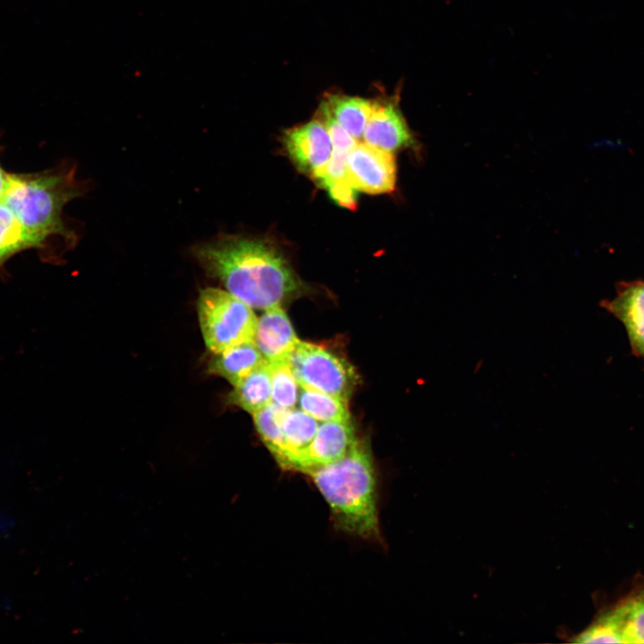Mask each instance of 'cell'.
I'll return each instance as SVG.
<instances>
[{
    "label": "cell",
    "instance_id": "cell-1",
    "mask_svg": "<svg viewBox=\"0 0 644 644\" xmlns=\"http://www.w3.org/2000/svg\"><path fill=\"white\" fill-rule=\"evenodd\" d=\"M191 253L207 275L252 309L282 306L301 284L283 254L263 240L221 235Z\"/></svg>",
    "mask_w": 644,
    "mask_h": 644
},
{
    "label": "cell",
    "instance_id": "cell-2",
    "mask_svg": "<svg viewBox=\"0 0 644 644\" xmlns=\"http://www.w3.org/2000/svg\"><path fill=\"white\" fill-rule=\"evenodd\" d=\"M330 506L336 527L378 539L376 475L369 445L357 437L341 459L308 472Z\"/></svg>",
    "mask_w": 644,
    "mask_h": 644
},
{
    "label": "cell",
    "instance_id": "cell-3",
    "mask_svg": "<svg viewBox=\"0 0 644 644\" xmlns=\"http://www.w3.org/2000/svg\"><path fill=\"white\" fill-rule=\"evenodd\" d=\"M80 193V186L72 170L10 174L2 202L46 242L52 236L71 237L62 219L63 208Z\"/></svg>",
    "mask_w": 644,
    "mask_h": 644
},
{
    "label": "cell",
    "instance_id": "cell-4",
    "mask_svg": "<svg viewBox=\"0 0 644 644\" xmlns=\"http://www.w3.org/2000/svg\"><path fill=\"white\" fill-rule=\"evenodd\" d=\"M197 311L204 343L212 353L254 341L258 318L252 308L228 291L201 290Z\"/></svg>",
    "mask_w": 644,
    "mask_h": 644
},
{
    "label": "cell",
    "instance_id": "cell-5",
    "mask_svg": "<svg viewBox=\"0 0 644 644\" xmlns=\"http://www.w3.org/2000/svg\"><path fill=\"white\" fill-rule=\"evenodd\" d=\"M300 386L350 399L358 376L350 363L321 345L299 341L287 357Z\"/></svg>",
    "mask_w": 644,
    "mask_h": 644
},
{
    "label": "cell",
    "instance_id": "cell-6",
    "mask_svg": "<svg viewBox=\"0 0 644 644\" xmlns=\"http://www.w3.org/2000/svg\"><path fill=\"white\" fill-rule=\"evenodd\" d=\"M347 177L357 191L369 194L393 191L396 181L394 153L357 142L347 157Z\"/></svg>",
    "mask_w": 644,
    "mask_h": 644
},
{
    "label": "cell",
    "instance_id": "cell-7",
    "mask_svg": "<svg viewBox=\"0 0 644 644\" xmlns=\"http://www.w3.org/2000/svg\"><path fill=\"white\" fill-rule=\"evenodd\" d=\"M284 143L293 164L313 178L326 166L333 151L328 131L318 120L285 131Z\"/></svg>",
    "mask_w": 644,
    "mask_h": 644
},
{
    "label": "cell",
    "instance_id": "cell-8",
    "mask_svg": "<svg viewBox=\"0 0 644 644\" xmlns=\"http://www.w3.org/2000/svg\"><path fill=\"white\" fill-rule=\"evenodd\" d=\"M357 439L351 420L325 421L309 446L298 456L292 470L308 473L343 457Z\"/></svg>",
    "mask_w": 644,
    "mask_h": 644
},
{
    "label": "cell",
    "instance_id": "cell-9",
    "mask_svg": "<svg viewBox=\"0 0 644 644\" xmlns=\"http://www.w3.org/2000/svg\"><path fill=\"white\" fill-rule=\"evenodd\" d=\"M363 138L368 145L391 153L415 143L395 99L374 101Z\"/></svg>",
    "mask_w": 644,
    "mask_h": 644
},
{
    "label": "cell",
    "instance_id": "cell-10",
    "mask_svg": "<svg viewBox=\"0 0 644 644\" xmlns=\"http://www.w3.org/2000/svg\"><path fill=\"white\" fill-rule=\"evenodd\" d=\"M601 306L623 323L631 352L644 364V281L623 283Z\"/></svg>",
    "mask_w": 644,
    "mask_h": 644
},
{
    "label": "cell",
    "instance_id": "cell-11",
    "mask_svg": "<svg viewBox=\"0 0 644 644\" xmlns=\"http://www.w3.org/2000/svg\"><path fill=\"white\" fill-rule=\"evenodd\" d=\"M299 341L281 306L266 309L258 318L254 343L268 362L287 360Z\"/></svg>",
    "mask_w": 644,
    "mask_h": 644
},
{
    "label": "cell",
    "instance_id": "cell-12",
    "mask_svg": "<svg viewBox=\"0 0 644 644\" xmlns=\"http://www.w3.org/2000/svg\"><path fill=\"white\" fill-rule=\"evenodd\" d=\"M265 360L254 341H249L213 353L208 372L235 386Z\"/></svg>",
    "mask_w": 644,
    "mask_h": 644
},
{
    "label": "cell",
    "instance_id": "cell-13",
    "mask_svg": "<svg viewBox=\"0 0 644 644\" xmlns=\"http://www.w3.org/2000/svg\"><path fill=\"white\" fill-rule=\"evenodd\" d=\"M608 609L623 643H644V576L636 577L629 593Z\"/></svg>",
    "mask_w": 644,
    "mask_h": 644
},
{
    "label": "cell",
    "instance_id": "cell-14",
    "mask_svg": "<svg viewBox=\"0 0 644 644\" xmlns=\"http://www.w3.org/2000/svg\"><path fill=\"white\" fill-rule=\"evenodd\" d=\"M271 369L265 360L233 386L226 402L253 414L271 402Z\"/></svg>",
    "mask_w": 644,
    "mask_h": 644
},
{
    "label": "cell",
    "instance_id": "cell-15",
    "mask_svg": "<svg viewBox=\"0 0 644 644\" xmlns=\"http://www.w3.org/2000/svg\"><path fill=\"white\" fill-rule=\"evenodd\" d=\"M318 422L305 411L297 409L287 411L283 423L284 451L279 465L292 470L298 456L309 446L314 438Z\"/></svg>",
    "mask_w": 644,
    "mask_h": 644
},
{
    "label": "cell",
    "instance_id": "cell-16",
    "mask_svg": "<svg viewBox=\"0 0 644 644\" xmlns=\"http://www.w3.org/2000/svg\"><path fill=\"white\" fill-rule=\"evenodd\" d=\"M374 101L360 97L331 95L322 106L355 140L363 136Z\"/></svg>",
    "mask_w": 644,
    "mask_h": 644
},
{
    "label": "cell",
    "instance_id": "cell-17",
    "mask_svg": "<svg viewBox=\"0 0 644 644\" xmlns=\"http://www.w3.org/2000/svg\"><path fill=\"white\" fill-rule=\"evenodd\" d=\"M45 242L25 227L13 212L0 202V266L14 254L39 248Z\"/></svg>",
    "mask_w": 644,
    "mask_h": 644
},
{
    "label": "cell",
    "instance_id": "cell-18",
    "mask_svg": "<svg viewBox=\"0 0 644 644\" xmlns=\"http://www.w3.org/2000/svg\"><path fill=\"white\" fill-rule=\"evenodd\" d=\"M298 403L318 421L351 420L347 402L320 391L300 386Z\"/></svg>",
    "mask_w": 644,
    "mask_h": 644
},
{
    "label": "cell",
    "instance_id": "cell-19",
    "mask_svg": "<svg viewBox=\"0 0 644 644\" xmlns=\"http://www.w3.org/2000/svg\"><path fill=\"white\" fill-rule=\"evenodd\" d=\"M287 411L271 402L252 414L260 438L277 462L284 451L283 423Z\"/></svg>",
    "mask_w": 644,
    "mask_h": 644
},
{
    "label": "cell",
    "instance_id": "cell-20",
    "mask_svg": "<svg viewBox=\"0 0 644 644\" xmlns=\"http://www.w3.org/2000/svg\"><path fill=\"white\" fill-rule=\"evenodd\" d=\"M271 369V402L285 409H294L298 403L300 384L287 360L269 362Z\"/></svg>",
    "mask_w": 644,
    "mask_h": 644
},
{
    "label": "cell",
    "instance_id": "cell-21",
    "mask_svg": "<svg viewBox=\"0 0 644 644\" xmlns=\"http://www.w3.org/2000/svg\"><path fill=\"white\" fill-rule=\"evenodd\" d=\"M579 643H623L618 625L609 609L603 608L592 623L572 640Z\"/></svg>",
    "mask_w": 644,
    "mask_h": 644
},
{
    "label": "cell",
    "instance_id": "cell-22",
    "mask_svg": "<svg viewBox=\"0 0 644 644\" xmlns=\"http://www.w3.org/2000/svg\"><path fill=\"white\" fill-rule=\"evenodd\" d=\"M320 117L330 136L333 150L349 154L356 145V140L345 131L321 105Z\"/></svg>",
    "mask_w": 644,
    "mask_h": 644
},
{
    "label": "cell",
    "instance_id": "cell-23",
    "mask_svg": "<svg viewBox=\"0 0 644 644\" xmlns=\"http://www.w3.org/2000/svg\"><path fill=\"white\" fill-rule=\"evenodd\" d=\"M338 205L347 208H354L357 203V189L352 184L348 177L337 180L325 187Z\"/></svg>",
    "mask_w": 644,
    "mask_h": 644
},
{
    "label": "cell",
    "instance_id": "cell-24",
    "mask_svg": "<svg viewBox=\"0 0 644 644\" xmlns=\"http://www.w3.org/2000/svg\"><path fill=\"white\" fill-rule=\"evenodd\" d=\"M9 174L0 166V202L3 200L7 189Z\"/></svg>",
    "mask_w": 644,
    "mask_h": 644
}]
</instances>
